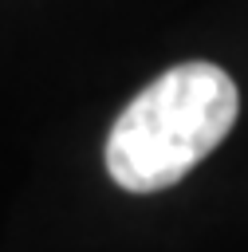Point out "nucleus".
I'll return each instance as SVG.
<instances>
[{
	"instance_id": "nucleus-1",
	"label": "nucleus",
	"mask_w": 248,
	"mask_h": 252,
	"mask_svg": "<svg viewBox=\"0 0 248 252\" xmlns=\"http://www.w3.org/2000/svg\"><path fill=\"white\" fill-rule=\"evenodd\" d=\"M236 83L217 63H177L126 102L106 138V169L126 193L177 185L232 130Z\"/></svg>"
}]
</instances>
